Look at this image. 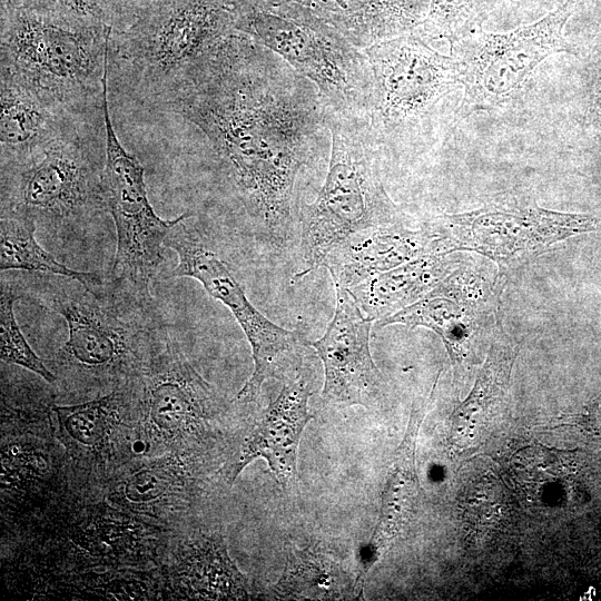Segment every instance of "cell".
I'll use <instances>...</instances> for the list:
<instances>
[{"label": "cell", "mask_w": 601, "mask_h": 601, "mask_svg": "<svg viewBox=\"0 0 601 601\" xmlns=\"http://www.w3.org/2000/svg\"><path fill=\"white\" fill-rule=\"evenodd\" d=\"M207 138L228 189L272 252L287 245L299 171L331 138L316 87L237 30L227 35L166 109Z\"/></svg>", "instance_id": "6da1fadb"}, {"label": "cell", "mask_w": 601, "mask_h": 601, "mask_svg": "<svg viewBox=\"0 0 601 601\" xmlns=\"http://www.w3.org/2000/svg\"><path fill=\"white\" fill-rule=\"evenodd\" d=\"M234 30L227 0H141L111 27L108 88L166 110Z\"/></svg>", "instance_id": "7a4b0ae2"}, {"label": "cell", "mask_w": 601, "mask_h": 601, "mask_svg": "<svg viewBox=\"0 0 601 601\" xmlns=\"http://www.w3.org/2000/svg\"><path fill=\"white\" fill-rule=\"evenodd\" d=\"M105 160L102 101L76 115L60 134L28 157L1 165V208L23 211L37 224L55 228L85 224L108 210L102 186Z\"/></svg>", "instance_id": "3957f363"}, {"label": "cell", "mask_w": 601, "mask_h": 601, "mask_svg": "<svg viewBox=\"0 0 601 601\" xmlns=\"http://www.w3.org/2000/svg\"><path fill=\"white\" fill-rule=\"evenodd\" d=\"M0 10V69L72 109L102 105L111 27L82 23L28 4Z\"/></svg>", "instance_id": "277c9868"}, {"label": "cell", "mask_w": 601, "mask_h": 601, "mask_svg": "<svg viewBox=\"0 0 601 601\" xmlns=\"http://www.w3.org/2000/svg\"><path fill=\"white\" fill-rule=\"evenodd\" d=\"M331 156L325 181L302 209L297 278L323 266L351 237L405 217L384 188L376 165L377 146L366 116L328 109Z\"/></svg>", "instance_id": "5b68a950"}, {"label": "cell", "mask_w": 601, "mask_h": 601, "mask_svg": "<svg viewBox=\"0 0 601 601\" xmlns=\"http://www.w3.org/2000/svg\"><path fill=\"white\" fill-rule=\"evenodd\" d=\"M227 1L234 29L309 80L329 110L366 116L372 76L362 49L296 7L272 0Z\"/></svg>", "instance_id": "8992f818"}, {"label": "cell", "mask_w": 601, "mask_h": 601, "mask_svg": "<svg viewBox=\"0 0 601 601\" xmlns=\"http://www.w3.org/2000/svg\"><path fill=\"white\" fill-rule=\"evenodd\" d=\"M437 254L470 250L486 256L502 276L572 236L601 231V215L540 207L531 194L509 190L479 209L428 219Z\"/></svg>", "instance_id": "52a82bcc"}, {"label": "cell", "mask_w": 601, "mask_h": 601, "mask_svg": "<svg viewBox=\"0 0 601 601\" xmlns=\"http://www.w3.org/2000/svg\"><path fill=\"white\" fill-rule=\"evenodd\" d=\"M26 294L66 321L68 339L61 353L85 371L104 372L124 363L160 326L148 317L151 300L112 284L106 292L105 285L91 289L66 276L41 277Z\"/></svg>", "instance_id": "ba28073f"}, {"label": "cell", "mask_w": 601, "mask_h": 601, "mask_svg": "<svg viewBox=\"0 0 601 601\" xmlns=\"http://www.w3.org/2000/svg\"><path fill=\"white\" fill-rule=\"evenodd\" d=\"M362 50L372 76L366 118L377 148L417 130L461 86L456 60L434 50L416 32Z\"/></svg>", "instance_id": "9c48e42d"}, {"label": "cell", "mask_w": 601, "mask_h": 601, "mask_svg": "<svg viewBox=\"0 0 601 601\" xmlns=\"http://www.w3.org/2000/svg\"><path fill=\"white\" fill-rule=\"evenodd\" d=\"M193 216L180 220L165 240V246L178 257L169 277L198 280L211 297L231 312L249 342L254 359L253 374L238 392L237 400L253 402L265 381L286 382L298 376L296 372L306 342L298 331L276 325L255 308L210 239L189 220Z\"/></svg>", "instance_id": "30bf717a"}, {"label": "cell", "mask_w": 601, "mask_h": 601, "mask_svg": "<svg viewBox=\"0 0 601 601\" xmlns=\"http://www.w3.org/2000/svg\"><path fill=\"white\" fill-rule=\"evenodd\" d=\"M575 6L577 0H565L534 23L505 33L480 29L452 43L464 87L461 115L489 111L513 99L549 56H579L580 49L563 33Z\"/></svg>", "instance_id": "8fae6325"}, {"label": "cell", "mask_w": 601, "mask_h": 601, "mask_svg": "<svg viewBox=\"0 0 601 601\" xmlns=\"http://www.w3.org/2000/svg\"><path fill=\"white\" fill-rule=\"evenodd\" d=\"M106 122V160L102 173L104 194L117 235L111 283L141 299L151 300L150 284L164 262L165 240L183 219L159 217L147 196L145 169L136 156L119 141L108 105L104 100Z\"/></svg>", "instance_id": "7c38bea8"}, {"label": "cell", "mask_w": 601, "mask_h": 601, "mask_svg": "<svg viewBox=\"0 0 601 601\" xmlns=\"http://www.w3.org/2000/svg\"><path fill=\"white\" fill-rule=\"evenodd\" d=\"M503 276H490L486 268L459 265L425 296L395 314L376 322L377 327L402 324L436 333L455 368L492 338L500 322L499 300Z\"/></svg>", "instance_id": "4fadbf2b"}, {"label": "cell", "mask_w": 601, "mask_h": 601, "mask_svg": "<svg viewBox=\"0 0 601 601\" xmlns=\"http://www.w3.org/2000/svg\"><path fill=\"white\" fill-rule=\"evenodd\" d=\"M336 307L324 335L309 345L324 367L322 397L326 403L349 407L370 406L383 378L370 349L372 322L348 288L335 285Z\"/></svg>", "instance_id": "5bb4252c"}, {"label": "cell", "mask_w": 601, "mask_h": 601, "mask_svg": "<svg viewBox=\"0 0 601 601\" xmlns=\"http://www.w3.org/2000/svg\"><path fill=\"white\" fill-rule=\"evenodd\" d=\"M309 396L311 391L299 376L284 382L279 394L226 469L230 483L253 461L264 459L280 486L296 484L299 442L306 425L314 418L308 411Z\"/></svg>", "instance_id": "9a60e30c"}, {"label": "cell", "mask_w": 601, "mask_h": 601, "mask_svg": "<svg viewBox=\"0 0 601 601\" xmlns=\"http://www.w3.org/2000/svg\"><path fill=\"white\" fill-rule=\"evenodd\" d=\"M145 403L149 423L165 435L199 422L214 401L209 385L184 358L160 326L152 341Z\"/></svg>", "instance_id": "2e32d148"}, {"label": "cell", "mask_w": 601, "mask_h": 601, "mask_svg": "<svg viewBox=\"0 0 601 601\" xmlns=\"http://www.w3.org/2000/svg\"><path fill=\"white\" fill-rule=\"evenodd\" d=\"M427 254H436L428 221L416 223L405 216L351 237L326 257L323 266L335 285L349 289Z\"/></svg>", "instance_id": "e0dca14e"}, {"label": "cell", "mask_w": 601, "mask_h": 601, "mask_svg": "<svg viewBox=\"0 0 601 601\" xmlns=\"http://www.w3.org/2000/svg\"><path fill=\"white\" fill-rule=\"evenodd\" d=\"M0 75L1 165L28 157L76 115L91 109H72L7 70L0 69Z\"/></svg>", "instance_id": "ac0fdd59"}, {"label": "cell", "mask_w": 601, "mask_h": 601, "mask_svg": "<svg viewBox=\"0 0 601 601\" xmlns=\"http://www.w3.org/2000/svg\"><path fill=\"white\" fill-rule=\"evenodd\" d=\"M298 8L334 29L353 46H370L414 32L431 0H272Z\"/></svg>", "instance_id": "d6986e66"}, {"label": "cell", "mask_w": 601, "mask_h": 601, "mask_svg": "<svg viewBox=\"0 0 601 601\" xmlns=\"http://www.w3.org/2000/svg\"><path fill=\"white\" fill-rule=\"evenodd\" d=\"M424 408L425 405L412 411L406 433L396 450L394 464L382 493L378 521L370 541L357 552V582L361 588L367 572L388 550L411 518L418 484L415 444Z\"/></svg>", "instance_id": "ffe728a7"}, {"label": "cell", "mask_w": 601, "mask_h": 601, "mask_svg": "<svg viewBox=\"0 0 601 601\" xmlns=\"http://www.w3.org/2000/svg\"><path fill=\"white\" fill-rule=\"evenodd\" d=\"M447 255H424L372 276L349 292L366 317L381 321L421 299L460 265L459 258Z\"/></svg>", "instance_id": "44dd1931"}, {"label": "cell", "mask_w": 601, "mask_h": 601, "mask_svg": "<svg viewBox=\"0 0 601 601\" xmlns=\"http://www.w3.org/2000/svg\"><path fill=\"white\" fill-rule=\"evenodd\" d=\"M361 591L339 561L316 548L289 549L283 573L273 588L278 599L334 600Z\"/></svg>", "instance_id": "7402d4cb"}, {"label": "cell", "mask_w": 601, "mask_h": 601, "mask_svg": "<svg viewBox=\"0 0 601 601\" xmlns=\"http://www.w3.org/2000/svg\"><path fill=\"white\" fill-rule=\"evenodd\" d=\"M37 223L28 214L1 208L0 217V270L19 269L33 274L66 276L83 286L97 289L104 285L96 273L72 269L58 262L36 239Z\"/></svg>", "instance_id": "603a6c76"}, {"label": "cell", "mask_w": 601, "mask_h": 601, "mask_svg": "<svg viewBox=\"0 0 601 601\" xmlns=\"http://www.w3.org/2000/svg\"><path fill=\"white\" fill-rule=\"evenodd\" d=\"M518 353L519 345L503 331L500 323L471 393L454 413V423L461 430L502 401L509 388Z\"/></svg>", "instance_id": "cb8c5ba5"}, {"label": "cell", "mask_w": 601, "mask_h": 601, "mask_svg": "<svg viewBox=\"0 0 601 601\" xmlns=\"http://www.w3.org/2000/svg\"><path fill=\"white\" fill-rule=\"evenodd\" d=\"M120 396L111 393L101 398L53 406L58 432L68 449L95 453L102 450L117 418Z\"/></svg>", "instance_id": "d4e9b609"}, {"label": "cell", "mask_w": 601, "mask_h": 601, "mask_svg": "<svg viewBox=\"0 0 601 601\" xmlns=\"http://www.w3.org/2000/svg\"><path fill=\"white\" fill-rule=\"evenodd\" d=\"M493 8L492 0H431L426 18L414 32L427 42L446 40L451 46L482 29Z\"/></svg>", "instance_id": "484cf974"}, {"label": "cell", "mask_w": 601, "mask_h": 601, "mask_svg": "<svg viewBox=\"0 0 601 601\" xmlns=\"http://www.w3.org/2000/svg\"><path fill=\"white\" fill-rule=\"evenodd\" d=\"M21 296L8 280L1 277L0 295V358L3 363L19 365L48 383L55 382V375L46 367L24 338L14 315V303Z\"/></svg>", "instance_id": "4316f807"}, {"label": "cell", "mask_w": 601, "mask_h": 601, "mask_svg": "<svg viewBox=\"0 0 601 601\" xmlns=\"http://www.w3.org/2000/svg\"><path fill=\"white\" fill-rule=\"evenodd\" d=\"M177 475L167 463H149L129 474L121 484V500L132 508L156 504L174 489Z\"/></svg>", "instance_id": "83f0119b"}, {"label": "cell", "mask_w": 601, "mask_h": 601, "mask_svg": "<svg viewBox=\"0 0 601 601\" xmlns=\"http://www.w3.org/2000/svg\"><path fill=\"white\" fill-rule=\"evenodd\" d=\"M28 4L93 26H112L111 0H23Z\"/></svg>", "instance_id": "f1b7e54d"}, {"label": "cell", "mask_w": 601, "mask_h": 601, "mask_svg": "<svg viewBox=\"0 0 601 601\" xmlns=\"http://www.w3.org/2000/svg\"><path fill=\"white\" fill-rule=\"evenodd\" d=\"M581 75L585 119L601 136V56L593 52Z\"/></svg>", "instance_id": "f546056e"}, {"label": "cell", "mask_w": 601, "mask_h": 601, "mask_svg": "<svg viewBox=\"0 0 601 601\" xmlns=\"http://www.w3.org/2000/svg\"><path fill=\"white\" fill-rule=\"evenodd\" d=\"M130 0H111L112 8H114V22L120 17V14L124 12L126 7L128 6Z\"/></svg>", "instance_id": "4dcf8cb0"}, {"label": "cell", "mask_w": 601, "mask_h": 601, "mask_svg": "<svg viewBox=\"0 0 601 601\" xmlns=\"http://www.w3.org/2000/svg\"><path fill=\"white\" fill-rule=\"evenodd\" d=\"M23 0H1V8L21 6Z\"/></svg>", "instance_id": "1f68e13d"}, {"label": "cell", "mask_w": 601, "mask_h": 601, "mask_svg": "<svg viewBox=\"0 0 601 601\" xmlns=\"http://www.w3.org/2000/svg\"><path fill=\"white\" fill-rule=\"evenodd\" d=\"M139 1H141V0H130L129 3H128V6H127V8H126V10H125V12H126L128 9H130L135 3L139 2ZM125 12H124V13H125Z\"/></svg>", "instance_id": "d6a6232c"}, {"label": "cell", "mask_w": 601, "mask_h": 601, "mask_svg": "<svg viewBox=\"0 0 601 601\" xmlns=\"http://www.w3.org/2000/svg\"><path fill=\"white\" fill-rule=\"evenodd\" d=\"M594 52L601 55V40L599 41L597 48L594 49Z\"/></svg>", "instance_id": "836d02e7"}]
</instances>
